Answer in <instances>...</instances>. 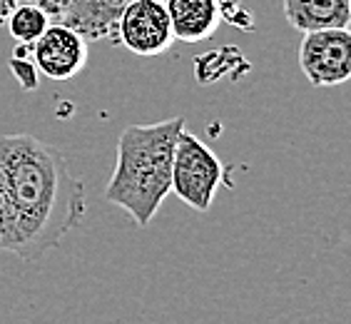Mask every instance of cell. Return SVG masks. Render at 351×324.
<instances>
[{"mask_svg": "<svg viewBox=\"0 0 351 324\" xmlns=\"http://www.w3.org/2000/svg\"><path fill=\"white\" fill-rule=\"evenodd\" d=\"M130 3L132 0H73L58 23L73 27L88 43L105 38L115 40L120 15Z\"/></svg>", "mask_w": 351, "mask_h": 324, "instance_id": "7", "label": "cell"}, {"mask_svg": "<svg viewBox=\"0 0 351 324\" xmlns=\"http://www.w3.org/2000/svg\"><path fill=\"white\" fill-rule=\"evenodd\" d=\"M284 18L299 33L349 27L351 0H284Z\"/></svg>", "mask_w": 351, "mask_h": 324, "instance_id": "9", "label": "cell"}, {"mask_svg": "<svg viewBox=\"0 0 351 324\" xmlns=\"http://www.w3.org/2000/svg\"><path fill=\"white\" fill-rule=\"evenodd\" d=\"M222 0H165L175 40L202 43L215 35L222 21Z\"/></svg>", "mask_w": 351, "mask_h": 324, "instance_id": "8", "label": "cell"}, {"mask_svg": "<svg viewBox=\"0 0 351 324\" xmlns=\"http://www.w3.org/2000/svg\"><path fill=\"white\" fill-rule=\"evenodd\" d=\"M15 5H18V0H0V25H5L8 15L13 13Z\"/></svg>", "mask_w": 351, "mask_h": 324, "instance_id": "13", "label": "cell"}, {"mask_svg": "<svg viewBox=\"0 0 351 324\" xmlns=\"http://www.w3.org/2000/svg\"><path fill=\"white\" fill-rule=\"evenodd\" d=\"M182 128H187L184 117H169L149 125H130L117 140L115 170L105 187V200L125 209L140 227L155 220L169 195L172 157Z\"/></svg>", "mask_w": 351, "mask_h": 324, "instance_id": "2", "label": "cell"}, {"mask_svg": "<svg viewBox=\"0 0 351 324\" xmlns=\"http://www.w3.org/2000/svg\"><path fill=\"white\" fill-rule=\"evenodd\" d=\"M299 65L314 88H334L351 78V33L346 27H324L304 33Z\"/></svg>", "mask_w": 351, "mask_h": 324, "instance_id": "4", "label": "cell"}, {"mask_svg": "<svg viewBox=\"0 0 351 324\" xmlns=\"http://www.w3.org/2000/svg\"><path fill=\"white\" fill-rule=\"evenodd\" d=\"M224 183V165L197 135L182 128L172 157L169 192L197 212H207Z\"/></svg>", "mask_w": 351, "mask_h": 324, "instance_id": "3", "label": "cell"}, {"mask_svg": "<svg viewBox=\"0 0 351 324\" xmlns=\"http://www.w3.org/2000/svg\"><path fill=\"white\" fill-rule=\"evenodd\" d=\"M115 40L130 53L152 58L172 47L175 35L165 0H132L120 15Z\"/></svg>", "mask_w": 351, "mask_h": 324, "instance_id": "5", "label": "cell"}, {"mask_svg": "<svg viewBox=\"0 0 351 324\" xmlns=\"http://www.w3.org/2000/svg\"><path fill=\"white\" fill-rule=\"evenodd\" d=\"M0 172L15 212V255L33 262L85 217V187L60 150L33 135L0 137Z\"/></svg>", "mask_w": 351, "mask_h": 324, "instance_id": "1", "label": "cell"}, {"mask_svg": "<svg viewBox=\"0 0 351 324\" xmlns=\"http://www.w3.org/2000/svg\"><path fill=\"white\" fill-rule=\"evenodd\" d=\"M53 23V18L40 10L38 5H30V3H18L13 8V13L8 15V33L13 35V40H18L21 45H33L43 33L45 27Z\"/></svg>", "mask_w": 351, "mask_h": 324, "instance_id": "10", "label": "cell"}, {"mask_svg": "<svg viewBox=\"0 0 351 324\" xmlns=\"http://www.w3.org/2000/svg\"><path fill=\"white\" fill-rule=\"evenodd\" d=\"M30 50L35 70L50 80H70L80 75L90 55L88 40L62 23H50L45 33L30 45Z\"/></svg>", "mask_w": 351, "mask_h": 324, "instance_id": "6", "label": "cell"}, {"mask_svg": "<svg viewBox=\"0 0 351 324\" xmlns=\"http://www.w3.org/2000/svg\"><path fill=\"white\" fill-rule=\"evenodd\" d=\"M18 247V232H15V212L13 202H10V195H8L5 180H3V172H0V250L13 252Z\"/></svg>", "mask_w": 351, "mask_h": 324, "instance_id": "11", "label": "cell"}, {"mask_svg": "<svg viewBox=\"0 0 351 324\" xmlns=\"http://www.w3.org/2000/svg\"><path fill=\"white\" fill-rule=\"evenodd\" d=\"M18 3H30V5H38L40 10H45L50 18H53V23L60 21V15L65 13V8L73 3V0H18Z\"/></svg>", "mask_w": 351, "mask_h": 324, "instance_id": "12", "label": "cell"}]
</instances>
